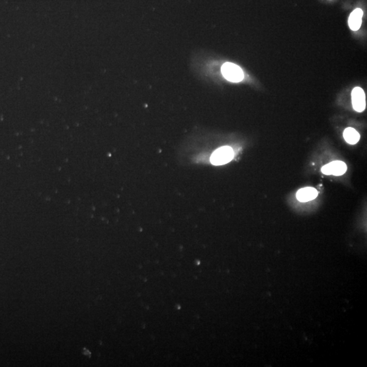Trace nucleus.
Masks as SVG:
<instances>
[{
    "label": "nucleus",
    "instance_id": "nucleus-1",
    "mask_svg": "<svg viewBox=\"0 0 367 367\" xmlns=\"http://www.w3.org/2000/svg\"><path fill=\"white\" fill-rule=\"evenodd\" d=\"M234 157V150L229 146H224L217 149L212 154L210 161L214 166H222L230 162Z\"/></svg>",
    "mask_w": 367,
    "mask_h": 367
},
{
    "label": "nucleus",
    "instance_id": "nucleus-2",
    "mask_svg": "<svg viewBox=\"0 0 367 367\" xmlns=\"http://www.w3.org/2000/svg\"><path fill=\"white\" fill-rule=\"evenodd\" d=\"M222 74L224 78L233 83H239L244 79L242 69L232 63H225L222 67Z\"/></svg>",
    "mask_w": 367,
    "mask_h": 367
},
{
    "label": "nucleus",
    "instance_id": "nucleus-3",
    "mask_svg": "<svg viewBox=\"0 0 367 367\" xmlns=\"http://www.w3.org/2000/svg\"><path fill=\"white\" fill-rule=\"evenodd\" d=\"M353 108L358 112H363L366 108V98L363 88L356 87L351 92Z\"/></svg>",
    "mask_w": 367,
    "mask_h": 367
},
{
    "label": "nucleus",
    "instance_id": "nucleus-4",
    "mask_svg": "<svg viewBox=\"0 0 367 367\" xmlns=\"http://www.w3.org/2000/svg\"><path fill=\"white\" fill-rule=\"evenodd\" d=\"M347 171L346 163L343 161H335L326 165L322 168V172L326 175L333 176H341Z\"/></svg>",
    "mask_w": 367,
    "mask_h": 367
},
{
    "label": "nucleus",
    "instance_id": "nucleus-5",
    "mask_svg": "<svg viewBox=\"0 0 367 367\" xmlns=\"http://www.w3.org/2000/svg\"><path fill=\"white\" fill-rule=\"evenodd\" d=\"M318 193L317 190L312 187H306L298 190L297 193V199L300 202L310 201L315 200L317 197Z\"/></svg>",
    "mask_w": 367,
    "mask_h": 367
},
{
    "label": "nucleus",
    "instance_id": "nucleus-6",
    "mask_svg": "<svg viewBox=\"0 0 367 367\" xmlns=\"http://www.w3.org/2000/svg\"><path fill=\"white\" fill-rule=\"evenodd\" d=\"M363 16V10L360 8H356L351 13L348 19V24L350 29L353 31L359 30L362 24V18Z\"/></svg>",
    "mask_w": 367,
    "mask_h": 367
},
{
    "label": "nucleus",
    "instance_id": "nucleus-7",
    "mask_svg": "<svg viewBox=\"0 0 367 367\" xmlns=\"http://www.w3.org/2000/svg\"><path fill=\"white\" fill-rule=\"evenodd\" d=\"M343 137L348 144L353 145L359 142L360 135L356 129L349 127L345 129L343 132Z\"/></svg>",
    "mask_w": 367,
    "mask_h": 367
}]
</instances>
